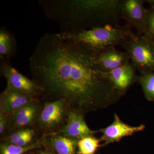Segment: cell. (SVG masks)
<instances>
[{
	"label": "cell",
	"mask_w": 154,
	"mask_h": 154,
	"mask_svg": "<svg viewBox=\"0 0 154 154\" xmlns=\"http://www.w3.org/2000/svg\"><path fill=\"white\" fill-rule=\"evenodd\" d=\"M29 67L42 102L63 100L86 115L114 105L123 96L99 70L96 51L60 33L41 37Z\"/></svg>",
	"instance_id": "1"
},
{
	"label": "cell",
	"mask_w": 154,
	"mask_h": 154,
	"mask_svg": "<svg viewBox=\"0 0 154 154\" xmlns=\"http://www.w3.org/2000/svg\"><path fill=\"white\" fill-rule=\"evenodd\" d=\"M121 0H43L39 1L48 19L62 29L86 30L119 24Z\"/></svg>",
	"instance_id": "2"
},
{
	"label": "cell",
	"mask_w": 154,
	"mask_h": 154,
	"mask_svg": "<svg viewBox=\"0 0 154 154\" xmlns=\"http://www.w3.org/2000/svg\"><path fill=\"white\" fill-rule=\"evenodd\" d=\"M65 38L85 45L95 51L121 45L136 33L126 25H107L86 29L61 31Z\"/></svg>",
	"instance_id": "3"
},
{
	"label": "cell",
	"mask_w": 154,
	"mask_h": 154,
	"mask_svg": "<svg viewBox=\"0 0 154 154\" xmlns=\"http://www.w3.org/2000/svg\"><path fill=\"white\" fill-rule=\"evenodd\" d=\"M140 74L154 72V41L136 33L121 45Z\"/></svg>",
	"instance_id": "4"
},
{
	"label": "cell",
	"mask_w": 154,
	"mask_h": 154,
	"mask_svg": "<svg viewBox=\"0 0 154 154\" xmlns=\"http://www.w3.org/2000/svg\"><path fill=\"white\" fill-rule=\"evenodd\" d=\"M43 103L35 127L42 136L45 137L56 133L65 126L69 107L62 100Z\"/></svg>",
	"instance_id": "5"
},
{
	"label": "cell",
	"mask_w": 154,
	"mask_h": 154,
	"mask_svg": "<svg viewBox=\"0 0 154 154\" xmlns=\"http://www.w3.org/2000/svg\"><path fill=\"white\" fill-rule=\"evenodd\" d=\"M0 72L7 80V88L20 91L35 99H40L41 90L37 84L13 67L6 60H1Z\"/></svg>",
	"instance_id": "6"
},
{
	"label": "cell",
	"mask_w": 154,
	"mask_h": 154,
	"mask_svg": "<svg viewBox=\"0 0 154 154\" xmlns=\"http://www.w3.org/2000/svg\"><path fill=\"white\" fill-rule=\"evenodd\" d=\"M144 0H121V19L131 28H134L137 34L143 36L145 31L148 9L144 7Z\"/></svg>",
	"instance_id": "7"
},
{
	"label": "cell",
	"mask_w": 154,
	"mask_h": 154,
	"mask_svg": "<svg viewBox=\"0 0 154 154\" xmlns=\"http://www.w3.org/2000/svg\"><path fill=\"white\" fill-rule=\"evenodd\" d=\"M43 105L40 99H36L14 111L9 116L8 132L22 128L35 126Z\"/></svg>",
	"instance_id": "8"
},
{
	"label": "cell",
	"mask_w": 154,
	"mask_h": 154,
	"mask_svg": "<svg viewBox=\"0 0 154 154\" xmlns=\"http://www.w3.org/2000/svg\"><path fill=\"white\" fill-rule=\"evenodd\" d=\"M145 128L144 125L131 126L122 121L116 113H114L113 122L105 128L100 129L98 132L102 133L100 139L103 142V146L114 142H118L122 139L130 136L136 133L143 131Z\"/></svg>",
	"instance_id": "9"
},
{
	"label": "cell",
	"mask_w": 154,
	"mask_h": 154,
	"mask_svg": "<svg viewBox=\"0 0 154 154\" xmlns=\"http://www.w3.org/2000/svg\"><path fill=\"white\" fill-rule=\"evenodd\" d=\"M85 115L81 111L69 108L68 119L65 126L54 134L63 135L78 140L94 135L98 131L92 130L88 127L85 119Z\"/></svg>",
	"instance_id": "10"
},
{
	"label": "cell",
	"mask_w": 154,
	"mask_h": 154,
	"mask_svg": "<svg viewBox=\"0 0 154 154\" xmlns=\"http://www.w3.org/2000/svg\"><path fill=\"white\" fill-rule=\"evenodd\" d=\"M104 73L123 96L134 83L137 82L136 70L130 63Z\"/></svg>",
	"instance_id": "11"
},
{
	"label": "cell",
	"mask_w": 154,
	"mask_h": 154,
	"mask_svg": "<svg viewBox=\"0 0 154 154\" xmlns=\"http://www.w3.org/2000/svg\"><path fill=\"white\" fill-rule=\"evenodd\" d=\"M126 51L117 50L115 46H110L96 51V61L103 73H107L129 63Z\"/></svg>",
	"instance_id": "12"
},
{
	"label": "cell",
	"mask_w": 154,
	"mask_h": 154,
	"mask_svg": "<svg viewBox=\"0 0 154 154\" xmlns=\"http://www.w3.org/2000/svg\"><path fill=\"white\" fill-rule=\"evenodd\" d=\"M36 99L20 91L6 88L0 95V113L9 116Z\"/></svg>",
	"instance_id": "13"
},
{
	"label": "cell",
	"mask_w": 154,
	"mask_h": 154,
	"mask_svg": "<svg viewBox=\"0 0 154 154\" xmlns=\"http://www.w3.org/2000/svg\"><path fill=\"white\" fill-rule=\"evenodd\" d=\"M42 137L35 126L28 127L9 131L1 138V143L26 146L36 143Z\"/></svg>",
	"instance_id": "14"
},
{
	"label": "cell",
	"mask_w": 154,
	"mask_h": 154,
	"mask_svg": "<svg viewBox=\"0 0 154 154\" xmlns=\"http://www.w3.org/2000/svg\"><path fill=\"white\" fill-rule=\"evenodd\" d=\"M45 147L57 154H76L79 140L60 134L45 136Z\"/></svg>",
	"instance_id": "15"
},
{
	"label": "cell",
	"mask_w": 154,
	"mask_h": 154,
	"mask_svg": "<svg viewBox=\"0 0 154 154\" xmlns=\"http://www.w3.org/2000/svg\"><path fill=\"white\" fill-rule=\"evenodd\" d=\"M17 45L13 34L6 28L0 30V57L7 60L12 57L17 53Z\"/></svg>",
	"instance_id": "16"
},
{
	"label": "cell",
	"mask_w": 154,
	"mask_h": 154,
	"mask_svg": "<svg viewBox=\"0 0 154 154\" xmlns=\"http://www.w3.org/2000/svg\"><path fill=\"white\" fill-rule=\"evenodd\" d=\"M45 137L42 136L36 143L26 146H21L1 143V154H25L45 146Z\"/></svg>",
	"instance_id": "17"
},
{
	"label": "cell",
	"mask_w": 154,
	"mask_h": 154,
	"mask_svg": "<svg viewBox=\"0 0 154 154\" xmlns=\"http://www.w3.org/2000/svg\"><path fill=\"white\" fill-rule=\"evenodd\" d=\"M137 82L141 87L146 99L154 102V72L140 75Z\"/></svg>",
	"instance_id": "18"
},
{
	"label": "cell",
	"mask_w": 154,
	"mask_h": 154,
	"mask_svg": "<svg viewBox=\"0 0 154 154\" xmlns=\"http://www.w3.org/2000/svg\"><path fill=\"white\" fill-rule=\"evenodd\" d=\"M100 139L94 135L85 137L79 140L78 143V153L79 154H94L101 145Z\"/></svg>",
	"instance_id": "19"
},
{
	"label": "cell",
	"mask_w": 154,
	"mask_h": 154,
	"mask_svg": "<svg viewBox=\"0 0 154 154\" xmlns=\"http://www.w3.org/2000/svg\"><path fill=\"white\" fill-rule=\"evenodd\" d=\"M143 36L154 41V9H148L145 31Z\"/></svg>",
	"instance_id": "20"
},
{
	"label": "cell",
	"mask_w": 154,
	"mask_h": 154,
	"mask_svg": "<svg viewBox=\"0 0 154 154\" xmlns=\"http://www.w3.org/2000/svg\"><path fill=\"white\" fill-rule=\"evenodd\" d=\"M9 116L0 113V137L2 138L8 132Z\"/></svg>",
	"instance_id": "21"
},
{
	"label": "cell",
	"mask_w": 154,
	"mask_h": 154,
	"mask_svg": "<svg viewBox=\"0 0 154 154\" xmlns=\"http://www.w3.org/2000/svg\"><path fill=\"white\" fill-rule=\"evenodd\" d=\"M38 154H55L53 152L50 151H43L39 150L38 151Z\"/></svg>",
	"instance_id": "22"
},
{
	"label": "cell",
	"mask_w": 154,
	"mask_h": 154,
	"mask_svg": "<svg viewBox=\"0 0 154 154\" xmlns=\"http://www.w3.org/2000/svg\"><path fill=\"white\" fill-rule=\"evenodd\" d=\"M145 2L149 4L150 5V8L154 9V0H146Z\"/></svg>",
	"instance_id": "23"
}]
</instances>
